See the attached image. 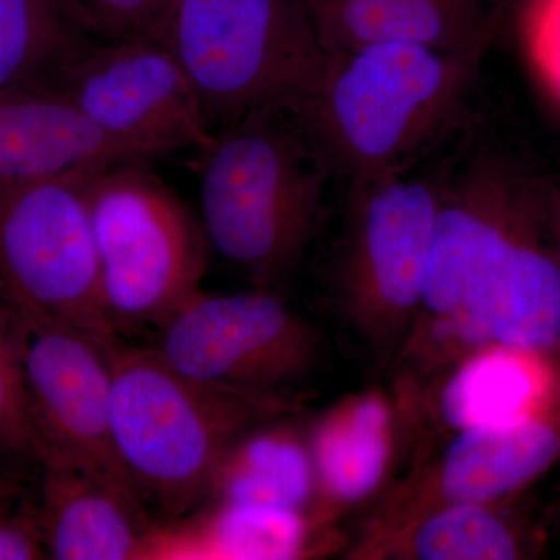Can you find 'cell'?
Listing matches in <instances>:
<instances>
[{
  "label": "cell",
  "instance_id": "obj_11",
  "mask_svg": "<svg viewBox=\"0 0 560 560\" xmlns=\"http://www.w3.org/2000/svg\"><path fill=\"white\" fill-rule=\"evenodd\" d=\"M7 307L36 463L70 460L125 480L109 434L113 346L119 337Z\"/></svg>",
  "mask_w": 560,
  "mask_h": 560
},
{
  "label": "cell",
  "instance_id": "obj_14",
  "mask_svg": "<svg viewBox=\"0 0 560 560\" xmlns=\"http://www.w3.org/2000/svg\"><path fill=\"white\" fill-rule=\"evenodd\" d=\"M316 477L315 517L338 529V518L370 504L407 467L410 420L390 388L371 386L342 397L307 431Z\"/></svg>",
  "mask_w": 560,
  "mask_h": 560
},
{
  "label": "cell",
  "instance_id": "obj_24",
  "mask_svg": "<svg viewBox=\"0 0 560 560\" xmlns=\"http://www.w3.org/2000/svg\"><path fill=\"white\" fill-rule=\"evenodd\" d=\"M522 28L530 60L560 101V0H523Z\"/></svg>",
  "mask_w": 560,
  "mask_h": 560
},
{
  "label": "cell",
  "instance_id": "obj_19",
  "mask_svg": "<svg viewBox=\"0 0 560 560\" xmlns=\"http://www.w3.org/2000/svg\"><path fill=\"white\" fill-rule=\"evenodd\" d=\"M514 499L438 508L388 533L350 540L349 560H517L536 558L544 530L518 514Z\"/></svg>",
  "mask_w": 560,
  "mask_h": 560
},
{
  "label": "cell",
  "instance_id": "obj_25",
  "mask_svg": "<svg viewBox=\"0 0 560 560\" xmlns=\"http://www.w3.org/2000/svg\"><path fill=\"white\" fill-rule=\"evenodd\" d=\"M43 544L36 522L0 521V560L43 558Z\"/></svg>",
  "mask_w": 560,
  "mask_h": 560
},
{
  "label": "cell",
  "instance_id": "obj_23",
  "mask_svg": "<svg viewBox=\"0 0 560 560\" xmlns=\"http://www.w3.org/2000/svg\"><path fill=\"white\" fill-rule=\"evenodd\" d=\"M0 456L36 460L7 302L0 307Z\"/></svg>",
  "mask_w": 560,
  "mask_h": 560
},
{
  "label": "cell",
  "instance_id": "obj_6",
  "mask_svg": "<svg viewBox=\"0 0 560 560\" xmlns=\"http://www.w3.org/2000/svg\"><path fill=\"white\" fill-rule=\"evenodd\" d=\"M154 38L213 130L259 110L301 113L330 58L305 0H175Z\"/></svg>",
  "mask_w": 560,
  "mask_h": 560
},
{
  "label": "cell",
  "instance_id": "obj_7",
  "mask_svg": "<svg viewBox=\"0 0 560 560\" xmlns=\"http://www.w3.org/2000/svg\"><path fill=\"white\" fill-rule=\"evenodd\" d=\"M143 162L113 165L88 179L103 302L117 337L161 326L201 290L206 270L200 221Z\"/></svg>",
  "mask_w": 560,
  "mask_h": 560
},
{
  "label": "cell",
  "instance_id": "obj_8",
  "mask_svg": "<svg viewBox=\"0 0 560 560\" xmlns=\"http://www.w3.org/2000/svg\"><path fill=\"white\" fill-rule=\"evenodd\" d=\"M151 346L180 374L279 416L296 415L324 371V335L276 291H197L156 327Z\"/></svg>",
  "mask_w": 560,
  "mask_h": 560
},
{
  "label": "cell",
  "instance_id": "obj_1",
  "mask_svg": "<svg viewBox=\"0 0 560 560\" xmlns=\"http://www.w3.org/2000/svg\"><path fill=\"white\" fill-rule=\"evenodd\" d=\"M488 346L560 352V187L499 154L445 173L422 305L389 375L420 385Z\"/></svg>",
  "mask_w": 560,
  "mask_h": 560
},
{
  "label": "cell",
  "instance_id": "obj_22",
  "mask_svg": "<svg viewBox=\"0 0 560 560\" xmlns=\"http://www.w3.org/2000/svg\"><path fill=\"white\" fill-rule=\"evenodd\" d=\"M65 3L91 38H154L175 0H65Z\"/></svg>",
  "mask_w": 560,
  "mask_h": 560
},
{
  "label": "cell",
  "instance_id": "obj_26",
  "mask_svg": "<svg viewBox=\"0 0 560 560\" xmlns=\"http://www.w3.org/2000/svg\"><path fill=\"white\" fill-rule=\"evenodd\" d=\"M551 528L558 530L560 537V493L558 500H556L555 508H552L550 514Z\"/></svg>",
  "mask_w": 560,
  "mask_h": 560
},
{
  "label": "cell",
  "instance_id": "obj_5",
  "mask_svg": "<svg viewBox=\"0 0 560 560\" xmlns=\"http://www.w3.org/2000/svg\"><path fill=\"white\" fill-rule=\"evenodd\" d=\"M408 168L352 180L329 300L349 348L388 377L407 345L425 289L444 178Z\"/></svg>",
  "mask_w": 560,
  "mask_h": 560
},
{
  "label": "cell",
  "instance_id": "obj_13",
  "mask_svg": "<svg viewBox=\"0 0 560 560\" xmlns=\"http://www.w3.org/2000/svg\"><path fill=\"white\" fill-rule=\"evenodd\" d=\"M388 383L410 420L408 467L456 431L518 419L559 400L560 352L488 346L422 385Z\"/></svg>",
  "mask_w": 560,
  "mask_h": 560
},
{
  "label": "cell",
  "instance_id": "obj_17",
  "mask_svg": "<svg viewBox=\"0 0 560 560\" xmlns=\"http://www.w3.org/2000/svg\"><path fill=\"white\" fill-rule=\"evenodd\" d=\"M156 523L151 559L293 560L345 550L348 537L302 512L206 501Z\"/></svg>",
  "mask_w": 560,
  "mask_h": 560
},
{
  "label": "cell",
  "instance_id": "obj_15",
  "mask_svg": "<svg viewBox=\"0 0 560 560\" xmlns=\"http://www.w3.org/2000/svg\"><path fill=\"white\" fill-rule=\"evenodd\" d=\"M36 510L44 552L58 560L151 559L156 523L110 471L44 458Z\"/></svg>",
  "mask_w": 560,
  "mask_h": 560
},
{
  "label": "cell",
  "instance_id": "obj_12",
  "mask_svg": "<svg viewBox=\"0 0 560 560\" xmlns=\"http://www.w3.org/2000/svg\"><path fill=\"white\" fill-rule=\"evenodd\" d=\"M44 90L65 97L109 135L158 154L205 150L215 136L179 62L151 36L91 38Z\"/></svg>",
  "mask_w": 560,
  "mask_h": 560
},
{
  "label": "cell",
  "instance_id": "obj_3",
  "mask_svg": "<svg viewBox=\"0 0 560 560\" xmlns=\"http://www.w3.org/2000/svg\"><path fill=\"white\" fill-rule=\"evenodd\" d=\"M289 418L191 381L153 348L113 346L109 434L121 475L165 521L205 503L232 442L265 420Z\"/></svg>",
  "mask_w": 560,
  "mask_h": 560
},
{
  "label": "cell",
  "instance_id": "obj_2",
  "mask_svg": "<svg viewBox=\"0 0 560 560\" xmlns=\"http://www.w3.org/2000/svg\"><path fill=\"white\" fill-rule=\"evenodd\" d=\"M209 248L253 289H278L311 248L334 171L300 114L259 110L198 151Z\"/></svg>",
  "mask_w": 560,
  "mask_h": 560
},
{
  "label": "cell",
  "instance_id": "obj_20",
  "mask_svg": "<svg viewBox=\"0 0 560 560\" xmlns=\"http://www.w3.org/2000/svg\"><path fill=\"white\" fill-rule=\"evenodd\" d=\"M280 419L257 423L232 442L205 503L279 508L316 521V477L307 431Z\"/></svg>",
  "mask_w": 560,
  "mask_h": 560
},
{
  "label": "cell",
  "instance_id": "obj_27",
  "mask_svg": "<svg viewBox=\"0 0 560 560\" xmlns=\"http://www.w3.org/2000/svg\"><path fill=\"white\" fill-rule=\"evenodd\" d=\"M482 2L488 7L490 13L493 14V10L499 9V7L504 5V3L514 2V0H482Z\"/></svg>",
  "mask_w": 560,
  "mask_h": 560
},
{
  "label": "cell",
  "instance_id": "obj_28",
  "mask_svg": "<svg viewBox=\"0 0 560 560\" xmlns=\"http://www.w3.org/2000/svg\"><path fill=\"white\" fill-rule=\"evenodd\" d=\"M559 187H560V184H559Z\"/></svg>",
  "mask_w": 560,
  "mask_h": 560
},
{
  "label": "cell",
  "instance_id": "obj_4",
  "mask_svg": "<svg viewBox=\"0 0 560 560\" xmlns=\"http://www.w3.org/2000/svg\"><path fill=\"white\" fill-rule=\"evenodd\" d=\"M481 55L410 43L330 54L301 119L334 172L363 180L405 171L447 124Z\"/></svg>",
  "mask_w": 560,
  "mask_h": 560
},
{
  "label": "cell",
  "instance_id": "obj_21",
  "mask_svg": "<svg viewBox=\"0 0 560 560\" xmlns=\"http://www.w3.org/2000/svg\"><path fill=\"white\" fill-rule=\"evenodd\" d=\"M90 39L65 0H0V95L44 90Z\"/></svg>",
  "mask_w": 560,
  "mask_h": 560
},
{
  "label": "cell",
  "instance_id": "obj_10",
  "mask_svg": "<svg viewBox=\"0 0 560 560\" xmlns=\"http://www.w3.org/2000/svg\"><path fill=\"white\" fill-rule=\"evenodd\" d=\"M559 463L560 399L518 419L456 431L363 508L348 544L448 504L515 499Z\"/></svg>",
  "mask_w": 560,
  "mask_h": 560
},
{
  "label": "cell",
  "instance_id": "obj_18",
  "mask_svg": "<svg viewBox=\"0 0 560 560\" xmlns=\"http://www.w3.org/2000/svg\"><path fill=\"white\" fill-rule=\"evenodd\" d=\"M320 43L341 54L375 43H410L485 54L495 18L482 0H305Z\"/></svg>",
  "mask_w": 560,
  "mask_h": 560
},
{
  "label": "cell",
  "instance_id": "obj_9",
  "mask_svg": "<svg viewBox=\"0 0 560 560\" xmlns=\"http://www.w3.org/2000/svg\"><path fill=\"white\" fill-rule=\"evenodd\" d=\"M0 183V296L16 311L113 335L88 179Z\"/></svg>",
  "mask_w": 560,
  "mask_h": 560
},
{
  "label": "cell",
  "instance_id": "obj_16",
  "mask_svg": "<svg viewBox=\"0 0 560 560\" xmlns=\"http://www.w3.org/2000/svg\"><path fill=\"white\" fill-rule=\"evenodd\" d=\"M160 156L109 135L49 90L0 95V183L90 173Z\"/></svg>",
  "mask_w": 560,
  "mask_h": 560
}]
</instances>
